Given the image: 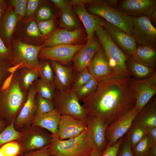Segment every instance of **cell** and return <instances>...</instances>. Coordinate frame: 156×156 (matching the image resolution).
I'll return each instance as SVG.
<instances>
[{"mask_svg":"<svg viewBox=\"0 0 156 156\" xmlns=\"http://www.w3.org/2000/svg\"><path fill=\"white\" fill-rule=\"evenodd\" d=\"M131 77L99 81L94 92L82 100L87 115L102 118L108 126L133 108L136 98L130 86Z\"/></svg>","mask_w":156,"mask_h":156,"instance_id":"cell-1","label":"cell"},{"mask_svg":"<svg viewBox=\"0 0 156 156\" xmlns=\"http://www.w3.org/2000/svg\"><path fill=\"white\" fill-rule=\"evenodd\" d=\"M18 70L14 73L12 81L7 89L0 90V119L7 126L14 121L25 103L28 92L22 91L17 78Z\"/></svg>","mask_w":156,"mask_h":156,"instance_id":"cell-2","label":"cell"},{"mask_svg":"<svg viewBox=\"0 0 156 156\" xmlns=\"http://www.w3.org/2000/svg\"><path fill=\"white\" fill-rule=\"evenodd\" d=\"M48 149L52 156H89L95 149L87 129L77 136L66 140L53 136Z\"/></svg>","mask_w":156,"mask_h":156,"instance_id":"cell-3","label":"cell"},{"mask_svg":"<svg viewBox=\"0 0 156 156\" xmlns=\"http://www.w3.org/2000/svg\"><path fill=\"white\" fill-rule=\"evenodd\" d=\"M95 33L102 45L114 77L121 78L131 76L127 67L128 60L126 55L114 43L103 26H99Z\"/></svg>","mask_w":156,"mask_h":156,"instance_id":"cell-4","label":"cell"},{"mask_svg":"<svg viewBox=\"0 0 156 156\" xmlns=\"http://www.w3.org/2000/svg\"><path fill=\"white\" fill-rule=\"evenodd\" d=\"M89 7L92 14L99 16L129 36L133 29L132 18L110 6L107 1H95Z\"/></svg>","mask_w":156,"mask_h":156,"instance_id":"cell-5","label":"cell"},{"mask_svg":"<svg viewBox=\"0 0 156 156\" xmlns=\"http://www.w3.org/2000/svg\"><path fill=\"white\" fill-rule=\"evenodd\" d=\"M79 101L76 90L71 88L66 91L57 90L53 100L54 109L60 115H69L86 122L87 114Z\"/></svg>","mask_w":156,"mask_h":156,"instance_id":"cell-6","label":"cell"},{"mask_svg":"<svg viewBox=\"0 0 156 156\" xmlns=\"http://www.w3.org/2000/svg\"><path fill=\"white\" fill-rule=\"evenodd\" d=\"M21 134L19 140L23 153L41 149L50 144L53 135L47 130L36 126L23 127L19 131Z\"/></svg>","mask_w":156,"mask_h":156,"instance_id":"cell-7","label":"cell"},{"mask_svg":"<svg viewBox=\"0 0 156 156\" xmlns=\"http://www.w3.org/2000/svg\"><path fill=\"white\" fill-rule=\"evenodd\" d=\"M44 44L38 46L17 41L14 46L13 50H12L11 66L22 63V65L20 68H29L38 70L40 64L38 55L40 50L44 47Z\"/></svg>","mask_w":156,"mask_h":156,"instance_id":"cell-8","label":"cell"},{"mask_svg":"<svg viewBox=\"0 0 156 156\" xmlns=\"http://www.w3.org/2000/svg\"><path fill=\"white\" fill-rule=\"evenodd\" d=\"M130 86L136 98L135 107L140 111L156 93V72L144 79L131 77Z\"/></svg>","mask_w":156,"mask_h":156,"instance_id":"cell-9","label":"cell"},{"mask_svg":"<svg viewBox=\"0 0 156 156\" xmlns=\"http://www.w3.org/2000/svg\"><path fill=\"white\" fill-rule=\"evenodd\" d=\"M131 36L141 45L154 48L156 43V29L149 17L142 16L132 18Z\"/></svg>","mask_w":156,"mask_h":156,"instance_id":"cell-10","label":"cell"},{"mask_svg":"<svg viewBox=\"0 0 156 156\" xmlns=\"http://www.w3.org/2000/svg\"><path fill=\"white\" fill-rule=\"evenodd\" d=\"M85 44H60L50 47H42L38 55V58L67 64L72 60L75 54Z\"/></svg>","mask_w":156,"mask_h":156,"instance_id":"cell-11","label":"cell"},{"mask_svg":"<svg viewBox=\"0 0 156 156\" xmlns=\"http://www.w3.org/2000/svg\"><path fill=\"white\" fill-rule=\"evenodd\" d=\"M139 111L135 107L108 126L105 133L108 144L114 145L119 139L124 136L131 127Z\"/></svg>","mask_w":156,"mask_h":156,"instance_id":"cell-12","label":"cell"},{"mask_svg":"<svg viewBox=\"0 0 156 156\" xmlns=\"http://www.w3.org/2000/svg\"><path fill=\"white\" fill-rule=\"evenodd\" d=\"M86 123L87 129L94 148L104 151L108 145L105 133L108 125L102 118L88 115Z\"/></svg>","mask_w":156,"mask_h":156,"instance_id":"cell-13","label":"cell"},{"mask_svg":"<svg viewBox=\"0 0 156 156\" xmlns=\"http://www.w3.org/2000/svg\"><path fill=\"white\" fill-rule=\"evenodd\" d=\"M87 129L86 121L69 115H61L57 136L62 140L74 138L79 135Z\"/></svg>","mask_w":156,"mask_h":156,"instance_id":"cell-14","label":"cell"},{"mask_svg":"<svg viewBox=\"0 0 156 156\" xmlns=\"http://www.w3.org/2000/svg\"><path fill=\"white\" fill-rule=\"evenodd\" d=\"M102 25L116 45L125 54L131 56L137 48L136 42L131 36L103 20Z\"/></svg>","mask_w":156,"mask_h":156,"instance_id":"cell-15","label":"cell"},{"mask_svg":"<svg viewBox=\"0 0 156 156\" xmlns=\"http://www.w3.org/2000/svg\"><path fill=\"white\" fill-rule=\"evenodd\" d=\"M156 9L155 0H125L118 10L133 18L142 16L149 17Z\"/></svg>","mask_w":156,"mask_h":156,"instance_id":"cell-16","label":"cell"},{"mask_svg":"<svg viewBox=\"0 0 156 156\" xmlns=\"http://www.w3.org/2000/svg\"><path fill=\"white\" fill-rule=\"evenodd\" d=\"M90 0H73L71 5L74 6L75 11L83 23L87 33V41L94 38L96 28L102 25L103 20L97 16L89 13L85 6V3H89Z\"/></svg>","mask_w":156,"mask_h":156,"instance_id":"cell-17","label":"cell"},{"mask_svg":"<svg viewBox=\"0 0 156 156\" xmlns=\"http://www.w3.org/2000/svg\"><path fill=\"white\" fill-rule=\"evenodd\" d=\"M37 92L34 84L28 92L27 100L14 122V128L19 131L24 127L30 125L36 114L35 97Z\"/></svg>","mask_w":156,"mask_h":156,"instance_id":"cell-18","label":"cell"},{"mask_svg":"<svg viewBox=\"0 0 156 156\" xmlns=\"http://www.w3.org/2000/svg\"><path fill=\"white\" fill-rule=\"evenodd\" d=\"M101 48L99 41L94 38L88 40L86 44L75 54L73 58L76 71L78 73L87 68Z\"/></svg>","mask_w":156,"mask_h":156,"instance_id":"cell-19","label":"cell"},{"mask_svg":"<svg viewBox=\"0 0 156 156\" xmlns=\"http://www.w3.org/2000/svg\"><path fill=\"white\" fill-rule=\"evenodd\" d=\"M93 77L98 81L114 77L102 49L95 55L87 67Z\"/></svg>","mask_w":156,"mask_h":156,"instance_id":"cell-20","label":"cell"},{"mask_svg":"<svg viewBox=\"0 0 156 156\" xmlns=\"http://www.w3.org/2000/svg\"><path fill=\"white\" fill-rule=\"evenodd\" d=\"M50 64L54 73L53 84L57 90L64 92L69 90L74 80L71 68L54 61L50 60Z\"/></svg>","mask_w":156,"mask_h":156,"instance_id":"cell-21","label":"cell"},{"mask_svg":"<svg viewBox=\"0 0 156 156\" xmlns=\"http://www.w3.org/2000/svg\"><path fill=\"white\" fill-rule=\"evenodd\" d=\"M82 35L81 29L73 31L58 29L53 32L46 40L44 47L60 44H72L80 39Z\"/></svg>","mask_w":156,"mask_h":156,"instance_id":"cell-22","label":"cell"},{"mask_svg":"<svg viewBox=\"0 0 156 156\" xmlns=\"http://www.w3.org/2000/svg\"><path fill=\"white\" fill-rule=\"evenodd\" d=\"M60 116L59 113L55 109L47 113L36 114L31 125L44 129L51 133L53 136H57Z\"/></svg>","mask_w":156,"mask_h":156,"instance_id":"cell-23","label":"cell"},{"mask_svg":"<svg viewBox=\"0 0 156 156\" xmlns=\"http://www.w3.org/2000/svg\"><path fill=\"white\" fill-rule=\"evenodd\" d=\"M133 122L146 128L156 127V101H150L136 115Z\"/></svg>","mask_w":156,"mask_h":156,"instance_id":"cell-24","label":"cell"},{"mask_svg":"<svg viewBox=\"0 0 156 156\" xmlns=\"http://www.w3.org/2000/svg\"><path fill=\"white\" fill-rule=\"evenodd\" d=\"M18 21L17 18L11 9L6 10L0 22V35L7 47Z\"/></svg>","mask_w":156,"mask_h":156,"instance_id":"cell-25","label":"cell"},{"mask_svg":"<svg viewBox=\"0 0 156 156\" xmlns=\"http://www.w3.org/2000/svg\"><path fill=\"white\" fill-rule=\"evenodd\" d=\"M131 57L141 64L155 68L156 51L154 47L148 46L140 45L137 47Z\"/></svg>","mask_w":156,"mask_h":156,"instance_id":"cell-26","label":"cell"},{"mask_svg":"<svg viewBox=\"0 0 156 156\" xmlns=\"http://www.w3.org/2000/svg\"><path fill=\"white\" fill-rule=\"evenodd\" d=\"M39 77L37 69L22 68L18 70V83L21 89L24 92H28L30 87Z\"/></svg>","mask_w":156,"mask_h":156,"instance_id":"cell-27","label":"cell"},{"mask_svg":"<svg viewBox=\"0 0 156 156\" xmlns=\"http://www.w3.org/2000/svg\"><path fill=\"white\" fill-rule=\"evenodd\" d=\"M71 5L61 9L60 25L64 29L73 31L80 29Z\"/></svg>","mask_w":156,"mask_h":156,"instance_id":"cell-28","label":"cell"},{"mask_svg":"<svg viewBox=\"0 0 156 156\" xmlns=\"http://www.w3.org/2000/svg\"><path fill=\"white\" fill-rule=\"evenodd\" d=\"M128 69L131 75H133L138 79L146 78L153 74L155 68L147 67L133 60L131 57L128 60Z\"/></svg>","mask_w":156,"mask_h":156,"instance_id":"cell-29","label":"cell"},{"mask_svg":"<svg viewBox=\"0 0 156 156\" xmlns=\"http://www.w3.org/2000/svg\"><path fill=\"white\" fill-rule=\"evenodd\" d=\"M125 138L132 149L147 135L146 128L133 122Z\"/></svg>","mask_w":156,"mask_h":156,"instance_id":"cell-30","label":"cell"},{"mask_svg":"<svg viewBox=\"0 0 156 156\" xmlns=\"http://www.w3.org/2000/svg\"><path fill=\"white\" fill-rule=\"evenodd\" d=\"M14 121L0 133V148L9 142L20 140L21 139L22 134L20 131L14 128Z\"/></svg>","mask_w":156,"mask_h":156,"instance_id":"cell-31","label":"cell"},{"mask_svg":"<svg viewBox=\"0 0 156 156\" xmlns=\"http://www.w3.org/2000/svg\"><path fill=\"white\" fill-rule=\"evenodd\" d=\"M34 84L37 93L45 99L53 101L55 94V87L53 83H46L38 79Z\"/></svg>","mask_w":156,"mask_h":156,"instance_id":"cell-32","label":"cell"},{"mask_svg":"<svg viewBox=\"0 0 156 156\" xmlns=\"http://www.w3.org/2000/svg\"><path fill=\"white\" fill-rule=\"evenodd\" d=\"M98 81L93 77L88 82L76 90V94L79 101L82 100L92 94L95 91Z\"/></svg>","mask_w":156,"mask_h":156,"instance_id":"cell-33","label":"cell"},{"mask_svg":"<svg viewBox=\"0 0 156 156\" xmlns=\"http://www.w3.org/2000/svg\"><path fill=\"white\" fill-rule=\"evenodd\" d=\"M36 114H40L49 112L54 109L53 101L45 99L36 93Z\"/></svg>","mask_w":156,"mask_h":156,"instance_id":"cell-34","label":"cell"},{"mask_svg":"<svg viewBox=\"0 0 156 156\" xmlns=\"http://www.w3.org/2000/svg\"><path fill=\"white\" fill-rule=\"evenodd\" d=\"M0 149L5 156H18L23 153L19 140L7 143L1 146Z\"/></svg>","mask_w":156,"mask_h":156,"instance_id":"cell-35","label":"cell"},{"mask_svg":"<svg viewBox=\"0 0 156 156\" xmlns=\"http://www.w3.org/2000/svg\"><path fill=\"white\" fill-rule=\"evenodd\" d=\"M147 135L131 149L134 156H148L151 146Z\"/></svg>","mask_w":156,"mask_h":156,"instance_id":"cell-36","label":"cell"},{"mask_svg":"<svg viewBox=\"0 0 156 156\" xmlns=\"http://www.w3.org/2000/svg\"><path fill=\"white\" fill-rule=\"evenodd\" d=\"M40 64L38 71L40 79L46 83H53L54 75L51 65L48 62Z\"/></svg>","mask_w":156,"mask_h":156,"instance_id":"cell-37","label":"cell"},{"mask_svg":"<svg viewBox=\"0 0 156 156\" xmlns=\"http://www.w3.org/2000/svg\"><path fill=\"white\" fill-rule=\"evenodd\" d=\"M78 73L74 79L73 84L71 87L76 90L93 77L87 68L84 69Z\"/></svg>","mask_w":156,"mask_h":156,"instance_id":"cell-38","label":"cell"},{"mask_svg":"<svg viewBox=\"0 0 156 156\" xmlns=\"http://www.w3.org/2000/svg\"><path fill=\"white\" fill-rule=\"evenodd\" d=\"M27 0H13L10 1L11 5L14 8V13L18 21L21 20L26 13Z\"/></svg>","mask_w":156,"mask_h":156,"instance_id":"cell-39","label":"cell"},{"mask_svg":"<svg viewBox=\"0 0 156 156\" xmlns=\"http://www.w3.org/2000/svg\"><path fill=\"white\" fill-rule=\"evenodd\" d=\"M12 58V49L6 46L0 35V60L11 64Z\"/></svg>","mask_w":156,"mask_h":156,"instance_id":"cell-40","label":"cell"},{"mask_svg":"<svg viewBox=\"0 0 156 156\" xmlns=\"http://www.w3.org/2000/svg\"><path fill=\"white\" fill-rule=\"evenodd\" d=\"M52 17L53 14L50 8L47 6L42 5L38 9L36 18L40 22L51 19Z\"/></svg>","mask_w":156,"mask_h":156,"instance_id":"cell-41","label":"cell"},{"mask_svg":"<svg viewBox=\"0 0 156 156\" xmlns=\"http://www.w3.org/2000/svg\"><path fill=\"white\" fill-rule=\"evenodd\" d=\"M39 31L42 35H47L50 33L54 27L53 20H48L39 22L38 24Z\"/></svg>","mask_w":156,"mask_h":156,"instance_id":"cell-42","label":"cell"},{"mask_svg":"<svg viewBox=\"0 0 156 156\" xmlns=\"http://www.w3.org/2000/svg\"><path fill=\"white\" fill-rule=\"evenodd\" d=\"M124 136L119 139L114 145L108 144L102 156H117L119 148L124 140Z\"/></svg>","mask_w":156,"mask_h":156,"instance_id":"cell-43","label":"cell"},{"mask_svg":"<svg viewBox=\"0 0 156 156\" xmlns=\"http://www.w3.org/2000/svg\"><path fill=\"white\" fill-rule=\"evenodd\" d=\"M11 64L0 60V90L6 79L10 75L7 71Z\"/></svg>","mask_w":156,"mask_h":156,"instance_id":"cell-44","label":"cell"},{"mask_svg":"<svg viewBox=\"0 0 156 156\" xmlns=\"http://www.w3.org/2000/svg\"><path fill=\"white\" fill-rule=\"evenodd\" d=\"M27 34L32 37H38L42 36L39 29L38 24L36 22L33 21L28 26L26 30Z\"/></svg>","mask_w":156,"mask_h":156,"instance_id":"cell-45","label":"cell"},{"mask_svg":"<svg viewBox=\"0 0 156 156\" xmlns=\"http://www.w3.org/2000/svg\"><path fill=\"white\" fill-rule=\"evenodd\" d=\"M117 156H134L125 138L119 148Z\"/></svg>","mask_w":156,"mask_h":156,"instance_id":"cell-46","label":"cell"},{"mask_svg":"<svg viewBox=\"0 0 156 156\" xmlns=\"http://www.w3.org/2000/svg\"><path fill=\"white\" fill-rule=\"evenodd\" d=\"M39 2L38 0L28 1L25 13L27 17H30L34 14L38 7Z\"/></svg>","mask_w":156,"mask_h":156,"instance_id":"cell-47","label":"cell"},{"mask_svg":"<svg viewBox=\"0 0 156 156\" xmlns=\"http://www.w3.org/2000/svg\"><path fill=\"white\" fill-rule=\"evenodd\" d=\"M49 145L39 150L29 151L23 154V156H52L49 152L48 147Z\"/></svg>","mask_w":156,"mask_h":156,"instance_id":"cell-48","label":"cell"},{"mask_svg":"<svg viewBox=\"0 0 156 156\" xmlns=\"http://www.w3.org/2000/svg\"><path fill=\"white\" fill-rule=\"evenodd\" d=\"M146 129L147 135L151 144L156 143V127H148Z\"/></svg>","mask_w":156,"mask_h":156,"instance_id":"cell-49","label":"cell"},{"mask_svg":"<svg viewBox=\"0 0 156 156\" xmlns=\"http://www.w3.org/2000/svg\"><path fill=\"white\" fill-rule=\"evenodd\" d=\"M51 1L60 10L69 5H71L70 1L67 0H52Z\"/></svg>","mask_w":156,"mask_h":156,"instance_id":"cell-50","label":"cell"},{"mask_svg":"<svg viewBox=\"0 0 156 156\" xmlns=\"http://www.w3.org/2000/svg\"><path fill=\"white\" fill-rule=\"evenodd\" d=\"M14 73L11 74L4 81L2 85L0 90H5L9 87L11 83Z\"/></svg>","mask_w":156,"mask_h":156,"instance_id":"cell-51","label":"cell"},{"mask_svg":"<svg viewBox=\"0 0 156 156\" xmlns=\"http://www.w3.org/2000/svg\"><path fill=\"white\" fill-rule=\"evenodd\" d=\"M6 9V1L3 0H0V22L5 13Z\"/></svg>","mask_w":156,"mask_h":156,"instance_id":"cell-52","label":"cell"},{"mask_svg":"<svg viewBox=\"0 0 156 156\" xmlns=\"http://www.w3.org/2000/svg\"><path fill=\"white\" fill-rule=\"evenodd\" d=\"M148 156H156V143L151 145Z\"/></svg>","mask_w":156,"mask_h":156,"instance_id":"cell-53","label":"cell"},{"mask_svg":"<svg viewBox=\"0 0 156 156\" xmlns=\"http://www.w3.org/2000/svg\"><path fill=\"white\" fill-rule=\"evenodd\" d=\"M104 151L97 149H95L89 156H102Z\"/></svg>","mask_w":156,"mask_h":156,"instance_id":"cell-54","label":"cell"},{"mask_svg":"<svg viewBox=\"0 0 156 156\" xmlns=\"http://www.w3.org/2000/svg\"><path fill=\"white\" fill-rule=\"evenodd\" d=\"M7 126L6 122L4 120L0 119V133Z\"/></svg>","mask_w":156,"mask_h":156,"instance_id":"cell-55","label":"cell"},{"mask_svg":"<svg viewBox=\"0 0 156 156\" xmlns=\"http://www.w3.org/2000/svg\"><path fill=\"white\" fill-rule=\"evenodd\" d=\"M109 5L113 8V6H115L117 4L118 2L117 0H110L107 1Z\"/></svg>","mask_w":156,"mask_h":156,"instance_id":"cell-56","label":"cell"},{"mask_svg":"<svg viewBox=\"0 0 156 156\" xmlns=\"http://www.w3.org/2000/svg\"><path fill=\"white\" fill-rule=\"evenodd\" d=\"M149 17L155 20L156 19V10L154 11L151 15Z\"/></svg>","mask_w":156,"mask_h":156,"instance_id":"cell-57","label":"cell"},{"mask_svg":"<svg viewBox=\"0 0 156 156\" xmlns=\"http://www.w3.org/2000/svg\"><path fill=\"white\" fill-rule=\"evenodd\" d=\"M0 156H5L0 149Z\"/></svg>","mask_w":156,"mask_h":156,"instance_id":"cell-58","label":"cell"},{"mask_svg":"<svg viewBox=\"0 0 156 156\" xmlns=\"http://www.w3.org/2000/svg\"><path fill=\"white\" fill-rule=\"evenodd\" d=\"M18 156H23V154H21V155H18Z\"/></svg>","mask_w":156,"mask_h":156,"instance_id":"cell-59","label":"cell"}]
</instances>
